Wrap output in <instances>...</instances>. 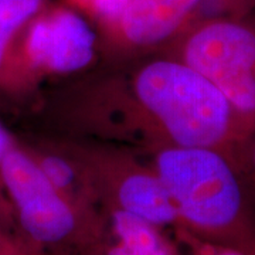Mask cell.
Listing matches in <instances>:
<instances>
[{
  "instance_id": "4",
  "label": "cell",
  "mask_w": 255,
  "mask_h": 255,
  "mask_svg": "<svg viewBox=\"0 0 255 255\" xmlns=\"http://www.w3.org/2000/svg\"><path fill=\"white\" fill-rule=\"evenodd\" d=\"M180 61L224 94L251 130L255 128V23L209 18L186 31Z\"/></svg>"
},
{
  "instance_id": "8",
  "label": "cell",
  "mask_w": 255,
  "mask_h": 255,
  "mask_svg": "<svg viewBox=\"0 0 255 255\" xmlns=\"http://www.w3.org/2000/svg\"><path fill=\"white\" fill-rule=\"evenodd\" d=\"M207 0H132L112 24L133 46H155L180 31Z\"/></svg>"
},
{
  "instance_id": "10",
  "label": "cell",
  "mask_w": 255,
  "mask_h": 255,
  "mask_svg": "<svg viewBox=\"0 0 255 255\" xmlns=\"http://www.w3.org/2000/svg\"><path fill=\"white\" fill-rule=\"evenodd\" d=\"M46 250L30 243L17 228L0 220V255H43Z\"/></svg>"
},
{
  "instance_id": "7",
  "label": "cell",
  "mask_w": 255,
  "mask_h": 255,
  "mask_svg": "<svg viewBox=\"0 0 255 255\" xmlns=\"http://www.w3.org/2000/svg\"><path fill=\"white\" fill-rule=\"evenodd\" d=\"M162 230L128 213L104 207L87 255H179Z\"/></svg>"
},
{
  "instance_id": "13",
  "label": "cell",
  "mask_w": 255,
  "mask_h": 255,
  "mask_svg": "<svg viewBox=\"0 0 255 255\" xmlns=\"http://www.w3.org/2000/svg\"><path fill=\"white\" fill-rule=\"evenodd\" d=\"M14 145H16L14 139L10 135L9 130L4 128V125L1 124V121H0V163L3 162L4 156L7 155V152Z\"/></svg>"
},
{
  "instance_id": "9",
  "label": "cell",
  "mask_w": 255,
  "mask_h": 255,
  "mask_svg": "<svg viewBox=\"0 0 255 255\" xmlns=\"http://www.w3.org/2000/svg\"><path fill=\"white\" fill-rule=\"evenodd\" d=\"M44 9V0H0V85L9 84L13 53L24 28Z\"/></svg>"
},
{
  "instance_id": "11",
  "label": "cell",
  "mask_w": 255,
  "mask_h": 255,
  "mask_svg": "<svg viewBox=\"0 0 255 255\" xmlns=\"http://www.w3.org/2000/svg\"><path fill=\"white\" fill-rule=\"evenodd\" d=\"M81 4L107 24H114L132 0H80Z\"/></svg>"
},
{
  "instance_id": "6",
  "label": "cell",
  "mask_w": 255,
  "mask_h": 255,
  "mask_svg": "<svg viewBox=\"0 0 255 255\" xmlns=\"http://www.w3.org/2000/svg\"><path fill=\"white\" fill-rule=\"evenodd\" d=\"M104 207L128 213L159 228L179 227L173 200L156 172L130 170L95 187Z\"/></svg>"
},
{
  "instance_id": "14",
  "label": "cell",
  "mask_w": 255,
  "mask_h": 255,
  "mask_svg": "<svg viewBox=\"0 0 255 255\" xmlns=\"http://www.w3.org/2000/svg\"><path fill=\"white\" fill-rule=\"evenodd\" d=\"M0 220H3L4 223H7V224L13 226V227H16V223L13 220V214H11V210L9 207V203H7L4 194H3L1 187H0Z\"/></svg>"
},
{
  "instance_id": "5",
  "label": "cell",
  "mask_w": 255,
  "mask_h": 255,
  "mask_svg": "<svg viewBox=\"0 0 255 255\" xmlns=\"http://www.w3.org/2000/svg\"><path fill=\"white\" fill-rule=\"evenodd\" d=\"M95 40L91 26L71 10L41 11L18 38L7 85H14L28 71H80L94 60Z\"/></svg>"
},
{
  "instance_id": "3",
  "label": "cell",
  "mask_w": 255,
  "mask_h": 255,
  "mask_svg": "<svg viewBox=\"0 0 255 255\" xmlns=\"http://www.w3.org/2000/svg\"><path fill=\"white\" fill-rule=\"evenodd\" d=\"M0 187L16 227L30 243L46 251L87 255L98 213L77 209L17 143L0 163Z\"/></svg>"
},
{
  "instance_id": "15",
  "label": "cell",
  "mask_w": 255,
  "mask_h": 255,
  "mask_svg": "<svg viewBox=\"0 0 255 255\" xmlns=\"http://www.w3.org/2000/svg\"><path fill=\"white\" fill-rule=\"evenodd\" d=\"M210 250L209 255H248L240 250L236 248H230V247H214V246H207Z\"/></svg>"
},
{
  "instance_id": "16",
  "label": "cell",
  "mask_w": 255,
  "mask_h": 255,
  "mask_svg": "<svg viewBox=\"0 0 255 255\" xmlns=\"http://www.w3.org/2000/svg\"><path fill=\"white\" fill-rule=\"evenodd\" d=\"M43 255H70V254H65V253H54V251H46Z\"/></svg>"
},
{
  "instance_id": "2",
  "label": "cell",
  "mask_w": 255,
  "mask_h": 255,
  "mask_svg": "<svg viewBox=\"0 0 255 255\" xmlns=\"http://www.w3.org/2000/svg\"><path fill=\"white\" fill-rule=\"evenodd\" d=\"M133 88L170 145L211 147L238 157L253 132L224 94L180 60L146 64L136 74Z\"/></svg>"
},
{
  "instance_id": "1",
  "label": "cell",
  "mask_w": 255,
  "mask_h": 255,
  "mask_svg": "<svg viewBox=\"0 0 255 255\" xmlns=\"http://www.w3.org/2000/svg\"><path fill=\"white\" fill-rule=\"evenodd\" d=\"M179 227L204 246L255 255V187L236 156L211 147L169 145L155 162Z\"/></svg>"
},
{
  "instance_id": "12",
  "label": "cell",
  "mask_w": 255,
  "mask_h": 255,
  "mask_svg": "<svg viewBox=\"0 0 255 255\" xmlns=\"http://www.w3.org/2000/svg\"><path fill=\"white\" fill-rule=\"evenodd\" d=\"M238 162L255 187V128L238 152Z\"/></svg>"
}]
</instances>
